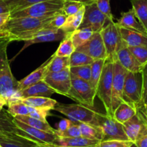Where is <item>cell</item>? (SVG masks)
<instances>
[{
  "instance_id": "6da1fadb",
  "label": "cell",
  "mask_w": 147,
  "mask_h": 147,
  "mask_svg": "<svg viewBox=\"0 0 147 147\" xmlns=\"http://www.w3.org/2000/svg\"><path fill=\"white\" fill-rule=\"evenodd\" d=\"M54 16V15H53ZM53 16L49 17H10L0 30V40L26 41L32 34L45 28L51 21Z\"/></svg>"
},
{
  "instance_id": "7a4b0ae2",
  "label": "cell",
  "mask_w": 147,
  "mask_h": 147,
  "mask_svg": "<svg viewBox=\"0 0 147 147\" xmlns=\"http://www.w3.org/2000/svg\"><path fill=\"white\" fill-rule=\"evenodd\" d=\"M113 62L105 60L100 79L97 88V96L102 103L105 113L113 117L112 111V89L113 78Z\"/></svg>"
},
{
  "instance_id": "3957f363",
  "label": "cell",
  "mask_w": 147,
  "mask_h": 147,
  "mask_svg": "<svg viewBox=\"0 0 147 147\" xmlns=\"http://www.w3.org/2000/svg\"><path fill=\"white\" fill-rule=\"evenodd\" d=\"M54 110L67 116L68 119L75 123H87L97 126L96 111L81 103L64 104L58 103Z\"/></svg>"
},
{
  "instance_id": "277c9868",
  "label": "cell",
  "mask_w": 147,
  "mask_h": 147,
  "mask_svg": "<svg viewBox=\"0 0 147 147\" xmlns=\"http://www.w3.org/2000/svg\"><path fill=\"white\" fill-rule=\"evenodd\" d=\"M63 4V0H48L41 1L22 9L12 11L10 12V17H31L40 18L52 17L62 11Z\"/></svg>"
},
{
  "instance_id": "5b68a950",
  "label": "cell",
  "mask_w": 147,
  "mask_h": 147,
  "mask_svg": "<svg viewBox=\"0 0 147 147\" xmlns=\"http://www.w3.org/2000/svg\"><path fill=\"white\" fill-rule=\"evenodd\" d=\"M0 137L19 142H33L40 144L37 141L19 129L14 122V117L7 110L0 111Z\"/></svg>"
},
{
  "instance_id": "8992f818",
  "label": "cell",
  "mask_w": 147,
  "mask_h": 147,
  "mask_svg": "<svg viewBox=\"0 0 147 147\" xmlns=\"http://www.w3.org/2000/svg\"><path fill=\"white\" fill-rule=\"evenodd\" d=\"M71 86L66 97L88 107L93 108L97 91L89 82L71 75Z\"/></svg>"
},
{
  "instance_id": "52a82bcc",
  "label": "cell",
  "mask_w": 147,
  "mask_h": 147,
  "mask_svg": "<svg viewBox=\"0 0 147 147\" xmlns=\"http://www.w3.org/2000/svg\"><path fill=\"white\" fill-rule=\"evenodd\" d=\"M142 73L128 71L122 92V101L137 110L142 95Z\"/></svg>"
},
{
  "instance_id": "ba28073f",
  "label": "cell",
  "mask_w": 147,
  "mask_h": 147,
  "mask_svg": "<svg viewBox=\"0 0 147 147\" xmlns=\"http://www.w3.org/2000/svg\"><path fill=\"white\" fill-rule=\"evenodd\" d=\"M107 53V60L115 62L117 53L123 43L119 27L114 22H109L100 32Z\"/></svg>"
},
{
  "instance_id": "9c48e42d",
  "label": "cell",
  "mask_w": 147,
  "mask_h": 147,
  "mask_svg": "<svg viewBox=\"0 0 147 147\" xmlns=\"http://www.w3.org/2000/svg\"><path fill=\"white\" fill-rule=\"evenodd\" d=\"M97 126L102 129L103 139L105 140H128L122 123L113 117L97 111Z\"/></svg>"
},
{
  "instance_id": "30bf717a",
  "label": "cell",
  "mask_w": 147,
  "mask_h": 147,
  "mask_svg": "<svg viewBox=\"0 0 147 147\" xmlns=\"http://www.w3.org/2000/svg\"><path fill=\"white\" fill-rule=\"evenodd\" d=\"M106 22L110 21L98 9L96 3L86 4L83 20L79 29H90L93 32H101Z\"/></svg>"
},
{
  "instance_id": "8fae6325",
  "label": "cell",
  "mask_w": 147,
  "mask_h": 147,
  "mask_svg": "<svg viewBox=\"0 0 147 147\" xmlns=\"http://www.w3.org/2000/svg\"><path fill=\"white\" fill-rule=\"evenodd\" d=\"M46 84L59 94L67 96L71 86L70 67L56 73H50L46 75L43 80Z\"/></svg>"
},
{
  "instance_id": "7c38bea8",
  "label": "cell",
  "mask_w": 147,
  "mask_h": 147,
  "mask_svg": "<svg viewBox=\"0 0 147 147\" xmlns=\"http://www.w3.org/2000/svg\"><path fill=\"white\" fill-rule=\"evenodd\" d=\"M18 81L14 78L10 65V61H7L0 73V96L6 100L7 106L14 99L18 92Z\"/></svg>"
},
{
  "instance_id": "4fadbf2b",
  "label": "cell",
  "mask_w": 147,
  "mask_h": 147,
  "mask_svg": "<svg viewBox=\"0 0 147 147\" xmlns=\"http://www.w3.org/2000/svg\"><path fill=\"white\" fill-rule=\"evenodd\" d=\"M113 78L112 89V111L122 101L124 83L128 70L124 68L118 61L113 63ZM113 116V115H112Z\"/></svg>"
},
{
  "instance_id": "5bb4252c",
  "label": "cell",
  "mask_w": 147,
  "mask_h": 147,
  "mask_svg": "<svg viewBox=\"0 0 147 147\" xmlns=\"http://www.w3.org/2000/svg\"><path fill=\"white\" fill-rule=\"evenodd\" d=\"M122 126L128 140L133 143L147 134V120L138 112Z\"/></svg>"
},
{
  "instance_id": "9a60e30c",
  "label": "cell",
  "mask_w": 147,
  "mask_h": 147,
  "mask_svg": "<svg viewBox=\"0 0 147 147\" xmlns=\"http://www.w3.org/2000/svg\"><path fill=\"white\" fill-rule=\"evenodd\" d=\"M76 50L85 53L94 60L107 58L106 50L100 32H93L90 39Z\"/></svg>"
},
{
  "instance_id": "2e32d148",
  "label": "cell",
  "mask_w": 147,
  "mask_h": 147,
  "mask_svg": "<svg viewBox=\"0 0 147 147\" xmlns=\"http://www.w3.org/2000/svg\"><path fill=\"white\" fill-rule=\"evenodd\" d=\"M67 34V33H65L61 29L54 30V29L46 28V27L45 28L41 29V30L35 32L34 34H32L31 37L28 40L24 41V46L19 53H22V51H23L24 49H26L32 45L63 40Z\"/></svg>"
},
{
  "instance_id": "e0dca14e",
  "label": "cell",
  "mask_w": 147,
  "mask_h": 147,
  "mask_svg": "<svg viewBox=\"0 0 147 147\" xmlns=\"http://www.w3.org/2000/svg\"><path fill=\"white\" fill-rule=\"evenodd\" d=\"M55 92L53 91V89L50 88L46 84V83L44 80H40L38 83H35V84L32 85V86L17 92L15 97L10 102L28 97H38V96L50 97Z\"/></svg>"
},
{
  "instance_id": "ac0fdd59",
  "label": "cell",
  "mask_w": 147,
  "mask_h": 147,
  "mask_svg": "<svg viewBox=\"0 0 147 147\" xmlns=\"http://www.w3.org/2000/svg\"><path fill=\"white\" fill-rule=\"evenodd\" d=\"M128 71L138 73L142 71L144 66L140 64L123 41L122 46L117 53V60Z\"/></svg>"
},
{
  "instance_id": "d6986e66",
  "label": "cell",
  "mask_w": 147,
  "mask_h": 147,
  "mask_svg": "<svg viewBox=\"0 0 147 147\" xmlns=\"http://www.w3.org/2000/svg\"><path fill=\"white\" fill-rule=\"evenodd\" d=\"M14 122L19 129L24 131L25 133H27V134L32 136L33 139L37 141L40 144H54L56 140L58 138V136L55 134L49 133V132L32 127V126H29L26 123H24L20 121L17 120L14 118Z\"/></svg>"
},
{
  "instance_id": "ffe728a7",
  "label": "cell",
  "mask_w": 147,
  "mask_h": 147,
  "mask_svg": "<svg viewBox=\"0 0 147 147\" xmlns=\"http://www.w3.org/2000/svg\"><path fill=\"white\" fill-rule=\"evenodd\" d=\"M52 58H53V55L49 57L43 64H42L36 70L32 72L30 74L22 79L21 80L18 81V87H17L18 91H20V90H23V89L29 87V86H32L35 83H38L40 80H43L45 76H46L47 68Z\"/></svg>"
},
{
  "instance_id": "44dd1931",
  "label": "cell",
  "mask_w": 147,
  "mask_h": 147,
  "mask_svg": "<svg viewBox=\"0 0 147 147\" xmlns=\"http://www.w3.org/2000/svg\"><path fill=\"white\" fill-rule=\"evenodd\" d=\"M119 30L121 37L128 46L147 47L146 34L120 27H119Z\"/></svg>"
},
{
  "instance_id": "7402d4cb",
  "label": "cell",
  "mask_w": 147,
  "mask_h": 147,
  "mask_svg": "<svg viewBox=\"0 0 147 147\" xmlns=\"http://www.w3.org/2000/svg\"><path fill=\"white\" fill-rule=\"evenodd\" d=\"M116 24L118 27L140 32L147 34V31L135 17L133 9H131L128 11L121 13V17L118 20Z\"/></svg>"
},
{
  "instance_id": "603a6c76",
  "label": "cell",
  "mask_w": 147,
  "mask_h": 147,
  "mask_svg": "<svg viewBox=\"0 0 147 147\" xmlns=\"http://www.w3.org/2000/svg\"><path fill=\"white\" fill-rule=\"evenodd\" d=\"M100 141L95 139H89L83 136L70 138L58 137L54 144L62 147H82V146H96Z\"/></svg>"
},
{
  "instance_id": "cb8c5ba5",
  "label": "cell",
  "mask_w": 147,
  "mask_h": 147,
  "mask_svg": "<svg viewBox=\"0 0 147 147\" xmlns=\"http://www.w3.org/2000/svg\"><path fill=\"white\" fill-rule=\"evenodd\" d=\"M27 106H31V107L36 108V109H46V110L51 111L54 110L55 106L58 103L54 99L50 97H28L25 98H22L20 100Z\"/></svg>"
},
{
  "instance_id": "d4e9b609",
  "label": "cell",
  "mask_w": 147,
  "mask_h": 147,
  "mask_svg": "<svg viewBox=\"0 0 147 147\" xmlns=\"http://www.w3.org/2000/svg\"><path fill=\"white\" fill-rule=\"evenodd\" d=\"M85 11V5H84L76 14L68 16L64 24L61 27L65 33H72L79 28L83 20L84 14Z\"/></svg>"
},
{
  "instance_id": "484cf974",
  "label": "cell",
  "mask_w": 147,
  "mask_h": 147,
  "mask_svg": "<svg viewBox=\"0 0 147 147\" xmlns=\"http://www.w3.org/2000/svg\"><path fill=\"white\" fill-rule=\"evenodd\" d=\"M136 109H134L125 102H122L113 111V118L120 123H124L136 113Z\"/></svg>"
},
{
  "instance_id": "4316f807",
  "label": "cell",
  "mask_w": 147,
  "mask_h": 147,
  "mask_svg": "<svg viewBox=\"0 0 147 147\" xmlns=\"http://www.w3.org/2000/svg\"><path fill=\"white\" fill-rule=\"evenodd\" d=\"M14 118L32 127L56 134V129L52 128L50 125H49V123H48V121H44L31 117L30 116H17Z\"/></svg>"
},
{
  "instance_id": "83f0119b",
  "label": "cell",
  "mask_w": 147,
  "mask_h": 147,
  "mask_svg": "<svg viewBox=\"0 0 147 147\" xmlns=\"http://www.w3.org/2000/svg\"><path fill=\"white\" fill-rule=\"evenodd\" d=\"M80 129L82 136L89 139L102 141L103 133L99 126L87 123H77Z\"/></svg>"
},
{
  "instance_id": "f1b7e54d",
  "label": "cell",
  "mask_w": 147,
  "mask_h": 147,
  "mask_svg": "<svg viewBox=\"0 0 147 147\" xmlns=\"http://www.w3.org/2000/svg\"><path fill=\"white\" fill-rule=\"evenodd\" d=\"M135 17L147 31V0H131Z\"/></svg>"
},
{
  "instance_id": "f546056e",
  "label": "cell",
  "mask_w": 147,
  "mask_h": 147,
  "mask_svg": "<svg viewBox=\"0 0 147 147\" xmlns=\"http://www.w3.org/2000/svg\"><path fill=\"white\" fill-rule=\"evenodd\" d=\"M142 95L141 102L137 108V112L147 120V64L144 66L142 71Z\"/></svg>"
},
{
  "instance_id": "4dcf8cb0",
  "label": "cell",
  "mask_w": 147,
  "mask_h": 147,
  "mask_svg": "<svg viewBox=\"0 0 147 147\" xmlns=\"http://www.w3.org/2000/svg\"><path fill=\"white\" fill-rule=\"evenodd\" d=\"M70 67V58L69 57H60L53 55V58L50 60L47 68L46 75L50 73L61 71Z\"/></svg>"
},
{
  "instance_id": "1f68e13d",
  "label": "cell",
  "mask_w": 147,
  "mask_h": 147,
  "mask_svg": "<svg viewBox=\"0 0 147 147\" xmlns=\"http://www.w3.org/2000/svg\"><path fill=\"white\" fill-rule=\"evenodd\" d=\"M105 60H106V59L95 60L91 65V78L89 83L96 90V91L98 83H99L101 75H102V71L104 65H105Z\"/></svg>"
},
{
  "instance_id": "d6a6232c",
  "label": "cell",
  "mask_w": 147,
  "mask_h": 147,
  "mask_svg": "<svg viewBox=\"0 0 147 147\" xmlns=\"http://www.w3.org/2000/svg\"><path fill=\"white\" fill-rule=\"evenodd\" d=\"M76 50L71 39V33H69L66 37L61 40L57 50L54 55L60 57H70L72 53Z\"/></svg>"
},
{
  "instance_id": "836d02e7",
  "label": "cell",
  "mask_w": 147,
  "mask_h": 147,
  "mask_svg": "<svg viewBox=\"0 0 147 147\" xmlns=\"http://www.w3.org/2000/svg\"><path fill=\"white\" fill-rule=\"evenodd\" d=\"M93 32L88 28L78 29L71 33V39L74 47L77 49L83 45L92 37Z\"/></svg>"
},
{
  "instance_id": "e575fe53",
  "label": "cell",
  "mask_w": 147,
  "mask_h": 147,
  "mask_svg": "<svg viewBox=\"0 0 147 147\" xmlns=\"http://www.w3.org/2000/svg\"><path fill=\"white\" fill-rule=\"evenodd\" d=\"M7 106V111L13 117L17 116H28L30 113V106H27L20 100L10 102Z\"/></svg>"
},
{
  "instance_id": "d590c367",
  "label": "cell",
  "mask_w": 147,
  "mask_h": 147,
  "mask_svg": "<svg viewBox=\"0 0 147 147\" xmlns=\"http://www.w3.org/2000/svg\"><path fill=\"white\" fill-rule=\"evenodd\" d=\"M69 58H70V67L92 65V63L95 60L85 53L77 51V50H75L72 53L71 55L69 57Z\"/></svg>"
},
{
  "instance_id": "8d00e7d4",
  "label": "cell",
  "mask_w": 147,
  "mask_h": 147,
  "mask_svg": "<svg viewBox=\"0 0 147 147\" xmlns=\"http://www.w3.org/2000/svg\"><path fill=\"white\" fill-rule=\"evenodd\" d=\"M4 1L8 6L10 12H12V11L22 9L36 3L48 1V0H4Z\"/></svg>"
},
{
  "instance_id": "74e56055",
  "label": "cell",
  "mask_w": 147,
  "mask_h": 147,
  "mask_svg": "<svg viewBox=\"0 0 147 147\" xmlns=\"http://www.w3.org/2000/svg\"><path fill=\"white\" fill-rule=\"evenodd\" d=\"M70 72L71 75L78 78L86 80V81L89 82V81H90L91 65L76 66V67H71Z\"/></svg>"
},
{
  "instance_id": "f35d334b",
  "label": "cell",
  "mask_w": 147,
  "mask_h": 147,
  "mask_svg": "<svg viewBox=\"0 0 147 147\" xmlns=\"http://www.w3.org/2000/svg\"><path fill=\"white\" fill-rule=\"evenodd\" d=\"M84 5L80 1H63L62 11L66 16L73 15L76 14L83 6Z\"/></svg>"
},
{
  "instance_id": "ab89813d",
  "label": "cell",
  "mask_w": 147,
  "mask_h": 147,
  "mask_svg": "<svg viewBox=\"0 0 147 147\" xmlns=\"http://www.w3.org/2000/svg\"><path fill=\"white\" fill-rule=\"evenodd\" d=\"M56 136L58 137L62 138H70V137H78L82 136L80 129L77 123L72 122L71 126L68 129L64 131H56Z\"/></svg>"
},
{
  "instance_id": "60d3db41",
  "label": "cell",
  "mask_w": 147,
  "mask_h": 147,
  "mask_svg": "<svg viewBox=\"0 0 147 147\" xmlns=\"http://www.w3.org/2000/svg\"><path fill=\"white\" fill-rule=\"evenodd\" d=\"M0 144L3 147H40L39 144L33 142H19L1 137L0 138Z\"/></svg>"
},
{
  "instance_id": "b9f144b4",
  "label": "cell",
  "mask_w": 147,
  "mask_h": 147,
  "mask_svg": "<svg viewBox=\"0 0 147 147\" xmlns=\"http://www.w3.org/2000/svg\"><path fill=\"white\" fill-rule=\"evenodd\" d=\"M130 51L132 53L134 57L140 63V64L144 66L147 64V47H129Z\"/></svg>"
},
{
  "instance_id": "7bdbcfd3",
  "label": "cell",
  "mask_w": 147,
  "mask_h": 147,
  "mask_svg": "<svg viewBox=\"0 0 147 147\" xmlns=\"http://www.w3.org/2000/svg\"><path fill=\"white\" fill-rule=\"evenodd\" d=\"M67 17L68 16H66L62 11L60 12H58L57 14L53 16L51 21L47 24L46 28L54 29V30L61 29V27L64 24Z\"/></svg>"
},
{
  "instance_id": "ee69618b",
  "label": "cell",
  "mask_w": 147,
  "mask_h": 147,
  "mask_svg": "<svg viewBox=\"0 0 147 147\" xmlns=\"http://www.w3.org/2000/svg\"><path fill=\"white\" fill-rule=\"evenodd\" d=\"M133 143L129 140H105L100 141L96 147H129Z\"/></svg>"
},
{
  "instance_id": "f6af8a7d",
  "label": "cell",
  "mask_w": 147,
  "mask_h": 147,
  "mask_svg": "<svg viewBox=\"0 0 147 147\" xmlns=\"http://www.w3.org/2000/svg\"><path fill=\"white\" fill-rule=\"evenodd\" d=\"M96 4L98 9L106 16L110 22H113V16L111 11L110 0H96Z\"/></svg>"
},
{
  "instance_id": "bcb514c9",
  "label": "cell",
  "mask_w": 147,
  "mask_h": 147,
  "mask_svg": "<svg viewBox=\"0 0 147 147\" xmlns=\"http://www.w3.org/2000/svg\"><path fill=\"white\" fill-rule=\"evenodd\" d=\"M10 43V42L9 40H0V73L5 63L9 60L7 57V50Z\"/></svg>"
},
{
  "instance_id": "7dc6e473",
  "label": "cell",
  "mask_w": 147,
  "mask_h": 147,
  "mask_svg": "<svg viewBox=\"0 0 147 147\" xmlns=\"http://www.w3.org/2000/svg\"><path fill=\"white\" fill-rule=\"evenodd\" d=\"M50 111L46 110V109H36V108L30 106V113H29L28 116L40 119V120L44 121H47L46 119H47V116L50 115Z\"/></svg>"
},
{
  "instance_id": "c3c4849f",
  "label": "cell",
  "mask_w": 147,
  "mask_h": 147,
  "mask_svg": "<svg viewBox=\"0 0 147 147\" xmlns=\"http://www.w3.org/2000/svg\"><path fill=\"white\" fill-rule=\"evenodd\" d=\"M72 122L73 121H71L70 119H63L61 121H59V123L57 124L56 131H64L66 129H69Z\"/></svg>"
},
{
  "instance_id": "681fc988",
  "label": "cell",
  "mask_w": 147,
  "mask_h": 147,
  "mask_svg": "<svg viewBox=\"0 0 147 147\" xmlns=\"http://www.w3.org/2000/svg\"><path fill=\"white\" fill-rule=\"evenodd\" d=\"M10 18V12L4 13V14H0V30L2 29V27L5 25L7 22Z\"/></svg>"
},
{
  "instance_id": "f907efd6",
  "label": "cell",
  "mask_w": 147,
  "mask_h": 147,
  "mask_svg": "<svg viewBox=\"0 0 147 147\" xmlns=\"http://www.w3.org/2000/svg\"><path fill=\"white\" fill-rule=\"evenodd\" d=\"M10 12L8 6L4 0H0V14Z\"/></svg>"
},
{
  "instance_id": "816d5d0a",
  "label": "cell",
  "mask_w": 147,
  "mask_h": 147,
  "mask_svg": "<svg viewBox=\"0 0 147 147\" xmlns=\"http://www.w3.org/2000/svg\"><path fill=\"white\" fill-rule=\"evenodd\" d=\"M135 144L138 147H147V134L138 139Z\"/></svg>"
},
{
  "instance_id": "f5cc1de1",
  "label": "cell",
  "mask_w": 147,
  "mask_h": 147,
  "mask_svg": "<svg viewBox=\"0 0 147 147\" xmlns=\"http://www.w3.org/2000/svg\"><path fill=\"white\" fill-rule=\"evenodd\" d=\"M79 1L84 4V5H86V4H92V3L96 2V0H79Z\"/></svg>"
},
{
  "instance_id": "db71d44e",
  "label": "cell",
  "mask_w": 147,
  "mask_h": 147,
  "mask_svg": "<svg viewBox=\"0 0 147 147\" xmlns=\"http://www.w3.org/2000/svg\"><path fill=\"white\" fill-rule=\"evenodd\" d=\"M7 105V102L4 100H0V111L3 109L4 106H6Z\"/></svg>"
},
{
  "instance_id": "11a10c76",
  "label": "cell",
  "mask_w": 147,
  "mask_h": 147,
  "mask_svg": "<svg viewBox=\"0 0 147 147\" xmlns=\"http://www.w3.org/2000/svg\"><path fill=\"white\" fill-rule=\"evenodd\" d=\"M48 145L50 147H62V146H57V145H55V144H48ZM82 147H96V146H82Z\"/></svg>"
},
{
  "instance_id": "9f6ffc18",
  "label": "cell",
  "mask_w": 147,
  "mask_h": 147,
  "mask_svg": "<svg viewBox=\"0 0 147 147\" xmlns=\"http://www.w3.org/2000/svg\"><path fill=\"white\" fill-rule=\"evenodd\" d=\"M129 147H138V146H137V145L135 144V143H133L132 144H131V146H129Z\"/></svg>"
},
{
  "instance_id": "6f0895ef",
  "label": "cell",
  "mask_w": 147,
  "mask_h": 147,
  "mask_svg": "<svg viewBox=\"0 0 147 147\" xmlns=\"http://www.w3.org/2000/svg\"><path fill=\"white\" fill-rule=\"evenodd\" d=\"M63 1H79V0H63Z\"/></svg>"
},
{
  "instance_id": "680465c9",
  "label": "cell",
  "mask_w": 147,
  "mask_h": 147,
  "mask_svg": "<svg viewBox=\"0 0 147 147\" xmlns=\"http://www.w3.org/2000/svg\"><path fill=\"white\" fill-rule=\"evenodd\" d=\"M4 100V98H2V97H1V96H0V100ZM5 101H6V100H5Z\"/></svg>"
},
{
  "instance_id": "91938a15",
  "label": "cell",
  "mask_w": 147,
  "mask_h": 147,
  "mask_svg": "<svg viewBox=\"0 0 147 147\" xmlns=\"http://www.w3.org/2000/svg\"><path fill=\"white\" fill-rule=\"evenodd\" d=\"M0 147H3V146H1V144H0Z\"/></svg>"
},
{
  "instance_id": "94428289",
  "label": "cell",
  "mask_w": 147,
  "mask_h": 147,
  "mask_svg": "<svg viewBox=\"0 0 147 147\" xmlns=\"http://www.w3.org/2000/svg\"><path fill=\"white\" fill-rule=\"evenodd\" d=\"M0 138H1V137H0Z\"/></svg>"
}]
</instances>
